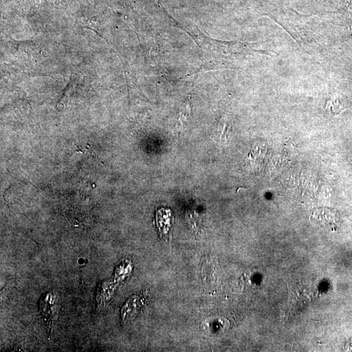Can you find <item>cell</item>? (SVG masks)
Segmentation results:
<instances>
[{
  "mask_svg": "<svg viewBox=\"0 0 352 352\" xmlns=\"http://www.w3.org/2000/svg\"><path fill=\"white\" fill-rule=\"evenodd\" d=\"M172 213L169 210L162 209L157 211L156 215V220L159 232L161 234H166L169 232L171 227V221H172Z\"/></svg>",
  "mask_w": 352,
  "mask_h": 352,
  "instance_id": "cell-1",
  "label": "cell"
}]
</instances>
